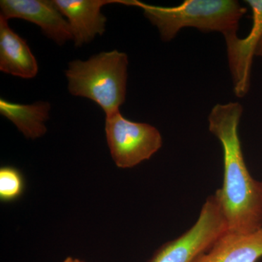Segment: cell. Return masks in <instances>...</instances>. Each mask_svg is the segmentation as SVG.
Returning <instances> with one entry per match:
<instances>
[{"label": "cell", "instance_id": "6da1fadb", "mask_svg": "<svg viewBox=\"0 0 262 262\" xmlns=\"http://www.w3.org/2000/svg\"><path fill=\"white\" fill-rule=\"evenodd\" d=\"M244 113L237 102L218 103L208 116L209 130L223 149V185L215 192L229 232L247 234L262 227V182L251 177L239 136Z\"/></svg>", "mask_w": 262, "mask_h": 262}, {"label": "cell", "instance_id": "3957f363", "mask_svg": "<svg viewBox=\"0 0 262 262\" xmlns=\"http://www.w3.org/2000/svg\"><path fill=\"white\" fill-rule=\"evenodd\" d=\"M127 66L126 53L117 50L71 61L66 71L69 91L97 103L106 116L120 112L126 99Z\"/></svg>", "mask_w": 262, "mask_h": 262}, {"label": "cell", "instance_id": "52a82bcc", "mask_svg": "<svg viewBox=\"0 0 262 262\" xmlns=\"http://www.w3.org/2000/svg\"><path fill=\"white\" fill-rule=\"evenodd\" d=\"M0 8L1 18L24 19L36 24L59 46L73 40L70 24L53 0H1Z\"/></svg>", "mask_w": 262, "mask_h": 262}, {"label": "cell", "instance_id": "7a4b0ae2", "mask_svg": "<svg viewBox=\"0 0 262 262\" xmlns=\"http://www.w3.org/2000/svg\"><path fill=\"white\" fill-rule=\"evenodd\" d=\"M139 7L159 31L162 40L169 42L183 28L193 27L202 32H217L224 37L237 33L246 8L235 0H185L174 7L156 6L128 0Z\"/></svg>", "mask_w": 262, "mask_h": 262}, {"label": "cell", "instance_id": "5bb4252c", "mask_svg": "<svg viewBox=\"0 0 262 262\" xmlns=\"http://www.w3.org/2000/svg\"><path fill=\"white\" fill-rule=\"evenodd\" d=\"M63 262H84L78 259V258H75L72 257H67L66 258Z\"/></svg>", "mask_w": 262, "mask_h": 262}, {"label": "cell", "instance_id": "30bf717a", "mask_svg": "<svg viewBox=\"0 0 262 262\" xmlns=\"http://www.w3.org/2000/svg\"><path fill=\"white\" fill-rule=\"evenodd\" d=\"M0 70L24 79L37 75L39 67L27 41L0 17Z\"/></svg>", "mask_w": 262, "mask_h": 262}, {"label": "cell", "instance_id": "8992f818", "mask_svg": "<svg viewBox=\"0 0 262 262\" xmlns=\"http://www.w3.org/2000/svg\"><path fill=\"white\" fill-rule=\"evenodd\" d=\"M246 3L252 11L251 31L244 38H239L237 33L225 37L234 92L238 98L244 97L249 91L253 59L262 39V0Z\"/></svg>", "mask_w": 262, "mask_h": 262}, {"label": "cell", "instance_id": "9c48e42d", "mask_svg": "<svg viewBox=\"0 0 262 262\" xmlns=\"http://www.w3.org/2000/svg\"><path fill=\"white\" fill-rule=\"evenodd\" d=\"M262 257V227L247 234L227 231L194 262H256Z\"/></svg>", "mask_w": 262, "mask_h": 262}, {"label": "cell", "instance_id": "5b68a950", "mask_svg": "<svg viewBox=\"0 0 262 262\" xmlns=\"http://www.w3.org/2000/svg\"><path fill=\"white\" fill-rule=\"evenodd\" d=\"M106 141L118 168H134L149 160L163 146L160 131L149 124L130 121L120 112L106 116Z\"/></svg>", "mask_w": 262, "mask_h": 262}, {"label": "cell", "instance_id": "277c9868", "mask_svg": "<svg viewBox=\"0 0 262 262\" xmlns=\"http://www.w3.org/2000/svg\"><path fill=\"white\" fill-rule=\"evenodd\" d=\"M228 230L215 194L208 196L196 223L178 238L166 243L149 262H194Z\"/></svg>", "mask_w": 262, "mask_h": 262}, {"label": "cell", "instance_id": "7c38bea8", "mask_svg": "<svg viewBox=\"0 0 262 262\" xmlns=\"http://www.w3.org/2000/svg\"><path fill=\"white\" fill-rule=\"evenodd\" d=\"M25 189V181L21 172L13 166L0 169V199L5 203L17 201Z\"/></svg>", "mask_w": 262, "mask_h": 262}, {"label": "cell", "instance_id": "4fadbf2b", "mask_svg": "<svg viewBox=\"0 0 262 262\" xmlns=\"http://www.w3.org/2000/svg\"><path fill=\"white\" fill-rule=\"evenodd\" d=\"M256 56L262 57V39L258 45L257 51H256Z\"/></svg>", "mask_w": 262, "mask_h": 262}, {"label": "cell", "instance_id": "8fae6325", "mask_svg": "<svg viewBox=\"0 0 262 262\" xmlns=\"http://www.w3.org/2000/svg\"><path fill=\"white\" fill-rule=\"evenodd\" d=\"M51 108L48 101L22 104L0 99L1 115L13 122L27 139H36L46 134V122L49 119Z\"/></svg>", "mask_w": 262, "mask_h": 262}, {"label": "cell", "instance_id": "ba28073f", "mask_svg": "<svg viewBox=\"0 0 262 262\" xmlns=\"http://www.w3.org/2000/svg\"><path fill=\"white\" fill-rule=\"evenodd\" d=\"M68 20L75 46L81 47L102 35L106 18L101 13L103 6L113 3L127 4V0H53Z\"/></svg>", "mask_w": 262, "mask_h": 262}]
</instances>
